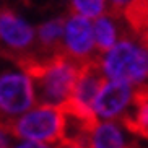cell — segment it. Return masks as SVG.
I'll use <instances>...</instances> for the list:
<instances>
[{
  "label": "cell",
  "instance_id": "cell-4",
  "mask_svg": "<svg viewBox=\"0 0 148 148\" xmlns=\"http://www.w3.org/2000/svg\"><path fill=\"white\" fill-rule=\"evenodd\" d=\"M65 114L62 108L34 106L20 117L7 122L16 140H29L49 145H60L64 140Z\"/></svg>",
  "mask_w": 148,
  "mask_h": 148
},
{
  "label": "cell",
  "instance_id": "cell-14",
  "mask_svg": "<svg viewBox=\"0 0 148 148\" xmlns=\"http://www.w3.org/2000/svg\"><path fill=\"white\" fill-rule=\"evenodd\" d=\"M15 137L12 135L8 125L5 121H0V148H12Z\"/></svg>",
  "mask_w": 148,
  "mask_h": 148
},
{
  "label": "cell",
  "instance_id": "cell-13",
  "mask_svg": "<svg viewBox=\"0 0 148 148\" xmlns=\"http://www.w3.org/2000/svg\"><path fill=\"white\" fill-rule=\"evenodd\" d=\"M134 2L135 0H108V13L114 15L116 18H122Z\"/></svg>",
  "mask_w": 148,
  "mask_h": 148
},
{
  "label": "cell",
  "instance_id": "cell-8",
  "mask_svg": "<svg viewBox=\"0 0 148 148\" xmlns=\"http://www.w3.org/2000/svg\"><path fill=\"white\" fill-rule=\"evenodd\" d=\"M135 93L137 86L106 80L93 103V112L96 119L98 121L122 119L134 104Z\"/></svg>",
  "mask_w": 148,
  "mask_h": 148
},
{
  "label": "cell",
  "instance_id": "cell-9",
  "mask_svg": "<svg viewBox=\"0 0 148 148\" xmlns=\"http://www.w3.org/2000/svg\"><path fill=\"white\" fill-rule=\"evenodd\" d=\"M125 130L121 122L98 121L88 135L86 148H137Z\"/></svg>",
  "mask_w": 148,
  "mask_h": 148
},
{
  "label": "cell",
  "instance_id": "cell-15",
  "mask_svg": "<svg viewBox=\"0 0 148 148\" xmlns=\"http://www.w3.org/2000/svg\"><path fill=\"white\" fill-rule=\"evenodd\" d=\"M12 148H59V145L39 143V142H29V140H16V142H13Z\"/></svg>",
  "mask_w": 148,
  "mask_h": 148
},
{
  "label": "cell",
  "instance_id": "cell-2",
  "mask_svg": "<svg viewBox=\"0 0 148 148\" xmlns=\"http://www.w3.org/2000/svg\"><path fill=\"white\" fill-rule=\"evenodd\" d=\"M101 72L109 82L140 86L148 83V44L125 34L98 57Z\"/></svg>",
  "mask_w": 148,
  "mask_h": 148
},
{
  "label": "cell",
  "instance_id": "cell-5",
  "mask_svg": "<svg viewBox=\"0 0 148 148\" xmlns=\"http://www.w3.org/2000/svg\"><path fill=\"white\" fill-rule=\"evenodd\" d=\"M36 51V29L12 8L0 7V56L21 65Z\"/></svg>",
  "mask_w": 148,
  "mask_h": 148
},
{
  "label": "cell",
  "instance_id": "cell-7",
  "mask_svg": "<svg viewBox=\"0 0 148 148\" xmlns=\"http://www.w3.org/2000/svg\"><path fill=\"white\" fill-rule=\"evenodd\" d=\"M62 54L78 62L80 65H85L99 57L95 44L91 20L73 13L65 18L64 36H62Z\"/></svg>",
  "mask_w": 148,
  "mask_h": 148
},
{
  "label": "cell",
  "instance_id": "cell-3",
  "mask_svg": "<svg viewBox=\"0 0 148 148\" xmlns=\"http://www.w3.org/2000/svg\"><path fill=\"white\" fill-rule=\"evenodd\" d=\"M0 64V116L10 122L34 108V86L28 72L13 60L2 57Z\"/></svg>",
  "mask_w": 148,
  "mask_h": 148
},
{
  "label": "cell",
  "instance_id": "cell-17",
  "mask_svg": "<svg viewBox=\"0 0 148 148\" xmlns=\"http://www.w3.org/2000/svg\"><path fill=\"white\" fill-rule=\"evenodd\" d=\"M0 121H2V116H0Z\"/></svg>",
  "mask_w": 148,
  "mask_h": 148
},
{
  "label": "cell",
  "instance_id": "cell-12",
  "mask_svg": "<svg viewBox=\"0 0 148 148\" xmlns=\"http://www.w3.org/2000/svg\"><path fill=\"white\" fill-rule=\"evenodd\" d=\"M73 15L96 20L108 12V0H69Z\"/></svg>",
  "mask_w": 148,
  "mask_h": 148
},
{
  "label": "cell",
  "instance_id": "cell-6",
  "mask_svg": "<svg viewBox=\"0 0 148 148\" xmlns=\"http://www.w3.org/2000/svg\"><path fill=\"white\" fill-rule=\"evenodd\" d=\"M104 82L106 77L101 72L98 59L82 65L72 98L62 109H65L72 114H77L83 119H88L91 122H98L95 112H93V103H95V98L99 93L101 86L104 85Z\"/></svg>",
  "mask_w": 148,
  "mask_h": 148
},
{
  "label": "cell",
  "instance_id": "cell-16",
  "mask_svg": "<svg viewBox=\"0 0 148 148\" xmlns=\"http://www.w3.org/2000/svg\"><path fill=\"white\" fill-rule=\"evenodd\" d=\"M59 148H85V147H82L78 143H72V142H62L59 145Z\"/></svg>",
  "mask_w": 148,
  "mask_h": 148
},
{
  "label": "cell",
  "instance_id": "cell-1",
  "mask_svg": "<svg viewBox=\"0 0 148 148\" xmlns=\"http://www.w3.org/2000/svg\"><path fill=\"white\" fill-rule=\"evenodd\" d=\"M33 80L36 103L39 106L64 108L70 101L82 65L60 54L46 62L23 69Z\"/></svg>",
  "mask_w": 148,
  "mask_h": 148
},
{
  "label": "cell",
  "instance_id": "cell-10",
  "mask_svg": "<svg viewBox=\"0 0 148 148\" xmlns=\"http://www.w3.org/2000/svg\"><path fill=\"white\" fill-rule=\"evenodd\" d=\"M121 124L132 135L148 138V83L137 86L134 104L121 119Z\"/></svg>",
  "mask_w": 148,
  "mask_h": 148
},
{
  "label": "cell",
  "instance_id": "cell-11",
  "mask_svg": "<svg viewBox=\"0 0 148 148\" xmlns=\"http://www.w3.org/2000/svg\"><path fill=\"white\" fill-rule=\"evenodd\" d=\"M119 18L108 13L101 15L93 21V34H95V44L98 52L103 54L112 47L117 42L119 38Z\"/></svg>",
  "mask_w": 148,
  "mask_h": 148
}]
</instances>
